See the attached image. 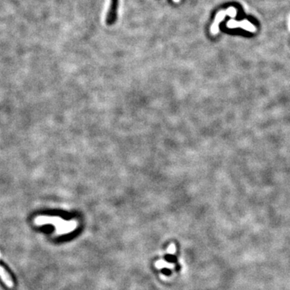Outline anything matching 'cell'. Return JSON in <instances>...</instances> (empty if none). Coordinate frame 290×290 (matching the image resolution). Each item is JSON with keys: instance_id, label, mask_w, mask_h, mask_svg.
<instances>
[{"instance_id": "obj_1", "label": "cell", "mask_w": 290, "mask_h": 290, "mask_svg": "<svg viewBox=\"0 0 290 290\" xmlns=\"http://www.w3.org/2000/svg\"><path fill=\"white\" fill-rule=\"evenodd\" d=\"M35 223L40 226L44 224H54L56 225L57 228V232L58 234H64L68 233L69 231H72L74 226L70 222H65L61 218L57 217H48V216H39L36 218L35 219Z\"/></svg>"}, {"instance_id": "obj_2", "label": "cell", "mask_w": 290, "mask_h": 290, "mask_svg": "<svg viewBox=\"0 0 290 290\" xmlns=\"http://www.w3.org/2000/svg\"><path fill=\"white\" fill-rule=\"evenodd\" d=\"M237 14V11L235 8H229L226 10L221 11L217 13L216 16L214 18V21L211 24L210 27V32L212 35H217L219 31V24L224 20V18L226 17V15H229L231 17L234 18L236 16Z\"/></svg>"}, {"instance_id": "obj_3", "label": "cell", "mask_w": 290, "mask_h": 290, "mask_svg": "<svg viewBox=\"0 0 290 290\" xmlns=\"http://www.w3.org/2000/svg\"><path fill=\"white\" fill-rule=\"evenodd\" d=\"M227 27L229 28L241 27V28H244V29L251 32L256 31V28H255L253 25L251 24V23H249L248 21H247V20H244V21H241V22H238V21H235L234 20H229L228 23H227Z\"/></svg>"}, {"instance_id": "obj_4", "label": "cell", "mask_w": 290, "mask_h": 290, "mask_svg": "<svg viewBox=\"0 0 290 290\" xmlns=\"http://www.w3.org/2000/svg\"><path fill=\"white\" fill-rule=\"evenodd\" d=\"M0 277L3 280V281L5 283V285L9 288H12L14 286V283L11 279L10 276L7 273V271L0 265Z\"/></svg>"}]
</instances>
